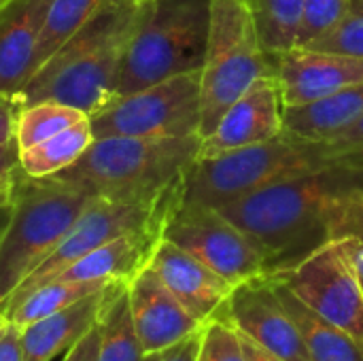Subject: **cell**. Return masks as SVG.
I'll list each match as a JSON object with an SVG mask.
<instances>
[{
	"instance_id": "6da1fadb",
	"label": "cell",
	"mask_w": 363,
	"mask_h": 361,
	"mask_svg": "<svg viewBox=\"0 0 363 361\" xmlns=\"http://www.w3.org/2000/svg\"><path fill=\"white\" fill-rule=\"evenodd\" d=\"M217 211L257 247L266 274L289 270L334 240H363V153L274 183Z\"/></svg>"
},
{
	"instance_id": "7a4b0ae2",
	"label": "cell",
	"mask_w": 363,
	"mask_h": 361,
	"mask_svg": "<svg viewBox=\"0 0 363 361\" xmlns=\"http://www.w3.org/2000/svg\"><path fill=\"white\" fill-rule=\"evenodd\" d=\"M145 0L104 4L34 72L15 96L17 106L55 100L87 115L115 98L119 66Z\"/></svg>"
},
{
	"instance_id": "3957f363",
	"label": "cell",
	"mask_w": 363,
	"mask_h": 361,
	"mask_svg": "<svg viewBox=\"0 0 363 361\" xmlns=\"http://www.w3.org/2000/svg\"><path fill=\"white\" fill-rule=\"evenodd\" d=\"M202 136L98 138L51 179L94 198L157 200L179 185L200 153Z\"/></svg>"
},
{
	"instance_id": "277c9868",
	"label": "cell",
	"mask_w": 363,
	"mask_h": 361,
	"mask_svg": "<svg viewBox=\"0 0 363 361\" xmlns=\"http://www.w3.org/2000/svg\"><path fill=\"white\" fill-rule=\"evenodd\" d=\"M349 155L353 153L330 140H308L283 132L272 140L219 157H196L183 179V202L219 209L274 183L328 168Z\"/></svg>"
},
{
	"instance_id": "5b68a950",
	"label": "cell",
	"mask_w": 363,
	"mask_h": 361,
	"mask_svg": "<svg viewBox=\"0 0 363 361\" xmlns=\"http://www.w3.org/2000/svg\"><path fill=\"white\" fill-rule=\"evenodd\" d=\"M213 0H145L125 47L115 98L202 70Z\"/></svg>"
},
{
	"instance_id": "8992f818",
	"label": "cell",
	"mask_w": 363,
	"mask_h": 361,
	"mask_svg": "<svg viewBox=\"0 0 363 361\" xmlns=\"http://www.w3.org/2000/svg\"><path fill=\"white\" fill-rule=\"evenodd\" d=\"M94 196L19 170L13 215L0 238V306L62 243Z\"/></svg>"
},
{
	"instance_id": "52a82bcc",
	"label": "cell",
	"mask_w": 363,
	"mask_h": 361,
	"mask_svg": "<svg viewBox=\"0 0 363 361\" xmlns=\"http://www.w3.org/2000/svg\"><path fill=\"white\" fill-rule=\"evenodd\" d=\"M277 74V55L259 40L247 0H213L206 60L200 79V136L262 77Z\"/></svg>"
},
{
	"instance_id": "ba28073f",
	"label": "cell",
	"mask_w": 363,
	"mask_h": 361,
	"mask_svg": "<svg viewBox=\"0 0 363 361\" xmlns=\"http://www.w3.org/2000/svg\"><path fill=\"white\" fill-rule=\"evenodd\" d=\"M185 179V177H183ZM183 202V181L166 191L157 200H108L91 198L87 209L62 238V243L47 255V260L4 300L2 311L19 302L32 289L49 283L60 270L74 260L98 249L100 245L115 240L123 234L166 228L170 215Z\"/></svg>"
},
{
	"instance_id": "9c48e42d",
	"label": "cell",
	"mask_w": 363,
	"mask_h": 361,
	"mask_svg": "<svg viewBox=\"0 0 363 361\" xmlns=\"http://www.w3.org/2000/svg\"><path fill=\"white\" fill-rule=\"evenodd\" d=\"M200 79L202 70H194L113 98L89 115L94 140L111 136L179 138L200 134Z\"/></svg>"
},
{
	"instance_id": "30bf717a",
	"label": "cell",
	"mask_w": 363,
	"mask_h": 361,
	"mask_svg": "<svg viewBox=\"0 0 363 361\" xmlns=\"http://www.w3.org/2000/svg\"><path fill=\"white\" fill-rule=\"evenodd\" d=\"M362 238L334 240L298 266L268 274L287 285L311 311L363 345V294L355 272Z\"/></svg>"
},
{
	"instance_id": "8fae6325",
	"label": "cell",
	"mask_w": 363,
	"mask_h": 361,
	"mask_svg": "<svg viewBox=\"0 0 363 361\" xmlns=\"http://www.w3.org/2000/svg\"><path fill=\"white\" fill-rule=\"evenodd\" d=\"M164 238L191 253L234 287L266 274L264 257L257 247L238 226L213 206L181 202L164 228Z\"/></svg>"
},
{
	"instance_id": "7c38bea8",
	"label": "cell",
	"mask_w": 363,
	"mask_h": 361,
	"mask_svg": "<svg viewBox=\"0 0 363 361\" xmlns=\"http://www.w3.org/2000/svg\"><path fill=\"white\" fill-rule=\"evenodd\" d=\"M217 315L285 361H311L300 328L268 274L236 285Z\"/></svg>"
},
{
	"instance_id": "4fadbf2b",
	"label": "cell",
	"mask_w": 363,
	"mask_h": 361,
	"mask_svg": "<svg viewBox=\"0 0 363 361\" xmlns=\"http://www.w3.org/2000/svg\"><path fill=\"white\" fill-rule=\"evenodd\" d=\"M283 96L277 74L255 81L219 119L215 130L202 138L200 160L259 145L283 134Z\"/></svg>"
},
{
	"instance_id": "5bb4252c",
	"label": "cell",
	"mask_w": 363,
	"mask_h": 361,
	"mask_svg": "<svg viewBox=\"0 0 363 361\" xmlns=\"http://www.w3.org/2000/svg\"><path fill=\"white\" fill-rule=\"evenodd\" d=\"M277 81L285 109L304 106L363 81V60L311 47H294L277 55Z\"/></svg>"
},
{
	"instance_id": "9a60e30c",
	"label": "cell",
	"mask_w": 363,
	"mask_h": 361,
	"mask_svg": "<svg viewBox=\"0 0 363 361\" xmlns=\"http://www.w3.org/2000/svg\"><path fill=\"white\" fill-rule=\"evenodd\" d=\"M128 298L145 355L168 351L204 326L170 294L151 266L128 283Z\"/></svg>"
},
{
	"instance_id": "2e32d148",
	"label": "cell",
	"mask_w": 363,
	"mask_h": 361,
	"mask_svg": "<svg viewBox=\"0 0 363 361\" xmlns=\"http://www.w3.org/2000/svg\"><path fill=\"white\" fill-rule=\"evenodd\" d=\"M149 266L200 323L215 317L234 291L230 281L166 238L157 245Z\"/></svg>"
},
{
	"instance_id": "e0dca14e",
	"label": "cell",
	"mask_w": 363,
	"mask_h": 361,
	"mask_svg": "<svg viewBox=\"0 0 363 361\" xmlns=\"http://www.w3.org/2000/svg\"><path fill=\"white\" fill-rule=\"evenodd\" d=\"M53 0L0 4V94L17 96L36 72V51Z\"/></svg>"
},
{
	"instance_id": "ac0fdd59",
	"label": "cell",
	"mask_w": 363,
	"mask_h": 361,
	"mask_svg": "<svg viewBox=\"0 0 363 361\" xmlns=\"http://www.w3.org/2000/svg\"><path fill=\"white\" fill-rule=\"evenodd\" d=\"M164 238V228L123 234L115 240L100 245L98 249L74 260L60 270L51 281H98L130 283L143 268L149 266L157 245Z\"/></svg>"
},
{
	"instance_id": "d6986e66",
	"label": "cell",
	"mask_w": 363,
	"mask_h": 361,
	"mask_svg": "<svg viewBox=\"0 0 363 361\" xmlns=\"http://www.w3.org/2000/svg\"><path fill=\"white\" fill-rule=\"evenodd\" d=\"M104 289L19 328L23 361H51L66 355L98 323Z\"/></svg>"
},
{
	"instance_id": "ffe728a7",
	"label": "cell",
	"mask_w": 363,
	"mask_h": 361,
	"mask_svg": "<svg viewBox=\"0 0 363 361\" xmlns=\"http://www.w3.org/2000/svg\"><path fill=\"white\" fill-rule=\"evenodd\" d=\"M363 115V81H357L338 94L304 106H289L283 111V132L308 138L325 140L342 128L351 126Z\"/></svg>"
},
{
	"instance_id": "44dd1931",
	"label": "cell",
	"mask_w": 363,
	"mask_h": 361,
	"mask_svg": "<svg viewBox=\"0 0 363 361\" xmlns=\"http://www.w3.org/2000/svg\"><path fill=\"white\" fill-rule=\"evenodd\" d=\"M268 279L272 281L279 298L283 300L285 309L289 311L296 326L300 328L311 361H363L362 343H357L353 336L332 326L315 311H311L287 285H283L272 277Z\"/></svg>"
},
{
	"instance_id": "7402d4cb",
	"label": "cell",
	"mask_w": 363,
	"mask_h": 361,
	"mask_svg": "<svg viewBox=\"0 0 363 361\" xmlns=\"http://www.w3.org/2000/svg\"><path fill=\"white\" fill-rule=\"evenodd\" d=\"M128 298V283L113 281L104 289L98 315V361H143Z\"/></svg>"
},
{
	"instance_id": "603a6c76",
	"label": "cell",
	"mask_w": 363,
	"mask_h": 361,
	"mask_svg": "<svg viewBox=\"0 0 363 361\" xmlns=\"http://www.w3.org/2000/svg\"><path fill=\"white\" fill-rule=\"evenodd\" d=\"M94 143L89 117L49 136L47 140L19 151V166L32 179L53 177L70 168Z\"/></svg>"
},
{
	"instance_id": "cb8c5ba5",
	"label": "cell",
	"mask_w": 363,
	"mask_h": 361,
	"mask_svg": "<svg viewBox=\"0 0 363 361\" xmlns=\"http://www.w3.org/2000/svg\"><path fill=\"white\" fill-rule=\"evenodd\" d=\"M108 283L98 281H49L36 289H32L28 296H23L13 306L4 309V317L17 326L23 328L32 321H38L43 317H49L100 289H104Z\"/></svg>"
},
{
	"instance_id": "d4e9b609",
	"label": "cell",
	"mask_w": 363,
	"mask_h": 361,
	"mask_svg": "<svg viewBox=\"0 0 363 361\" xmlns=\"http://www.w3.org/2000/svg\"><path fill=\"white\" fill-rule=\"evenodd\" d=\"M247 4L268 53L281 55L296 47L304 0H247Z\"/></svg>"
},
{
	"instance_id": "484cf974",
	"label": "cell",
	"mask_w": 363,
	"mask_h": 361,
	"mask_svg": "<svg viewBox=\"0 0 363 361\" xmlns=\"http://www.w3.org/2000/svg\"><path fill=\"white\" fill-rule=\"evenodd\" d=\"M85 117H89V115L74 106L55 102V100H40V102H32L28 106H19L17 123H15L17 147H19V151L30 149Z\"/></svg>"
},
{
	"instance_id": "4316f807",
	"label": "cell",
	"mask_w": 363,
	"mask_h": 361,
	"mask_svg": "<svg viewBox=\"0 0 363 361\" xmlns=\"http://www.w3.org/2000/svg\"><path fill=\"white\" fill-rule=\"evenodd\" d=\"M104 4V0H53L36 51V70Z\"/></svg>"
},
{
	"instance_id": "83f0119b",
	"label": "cell",
	"mask_w": 363,
	"mask_h": 361,
	"mask_svg": "<svg viewBox=\"0 0 363 361\" xmlns=\"http://www.w3.org/2000/svg\"><path fill=\"white\" fill-rule=\"evenodd\" d=\"M304 47L363 60V0H349L338 23Z\"/></svg>"
},
{
	"instance_id": "f1b7e54d",
	"label": "cell",
	"mask_w": 363,
	"mask_h": 361,
	"mask_svg": "<svg viewBox=\"0 0 363 361\" xmlns=\"http://www.w3.org/2000/svg\"><path fill=\"white\" fill-rule=\"evenodd\" d=\"M194 361H245L238 330L221 315L202 326L200 347Z\"/></svg>"
},
{
	"instance_id": "f546056e",
	"label": "cell",
	"mask_w": 363,
	"mask_h": 361,
	"mask_svg": "<svg viewBox=\"0 0 363 361\" xmlns=\"http://www.w3.org/2000/svg\"><path fill=\"white\" fill-rule=\"evenodd\" d=\"M349 0H304L296 47H304L338 23Z\"/></svg>"
},
{
	"instance_id": "4dcf8cb0",
	"label": "cell",
	"mask_w": 363,
	"mask_h": 361,
	"mask_svg": "<svg viewBox=\"0 0 363 361\" xmlns=\"http://www.w3.org/2000/svg\"><path fill=\"white\" fill-rule=\"evenodd\" d=\"M19 147L17 140H9L0 147V209L13 204V194L19 177Z\"/></svg>"
},
{
	"instance_id": "1f68e13d",
	"label": "cell",
	"mask_w": 363,
	"mask_h": 361,
	"mask_svg": "<svg viewBox=\"0 0 363 361\" xmlns=\"http://www.w3.org/2000/svg\"><path fill=\"white\" fill-rule=\"evenodd\" d=\"M325 140H330L332 145H336V147L342 149V151H349V153H363V115L357 121H353L351 126H347V128H342L340 132L332 134V136L325 138Z\"/></svg>"
},
{
	"instance_id": "d6a6232c",
	"label": "cell",
	"mask_w": 363,
	"mask_h": 361,
	"mask_svg": "<svg viewBox=\"0 0 363 361\" xmlns=\"http://www.w3.org/2000/svg\"><path fill=\"white\" fill-rule=\"evenodd\" d=\"M17 102L13 96L0 94V147L15 138V123H17Z\"/></svg>"
},
{
	"instance_id": "836d02e7",
	"label": "cell",
	"mask_w": 363,
	"mask_h": 361,
	"mask_svg": "<svg viewBox=\"0 0 363 361\" xmlns=\"http://www.w3.org/2000/svg\"><path fill=\"white\" fill-rule=\"evenodd\" d=\"M62 361H98V323L64 355Z\"/></svg>"
},
{
	"instance_id": "e575fe53",
	"label": "cell",
	"mask_w": 363,
	"mask_h": 361,
	"mask_svg": "<svg viewBox=\"0 0 363 361\" xmlns=\"http://www.w3.org/2000/svg\"><path fill=\"white\" fill-rule=\"evenodd\" d=\"M0 361H23L19 328L13 326L11 321L0 334Z\"/></svg>"
},
{
	"instance_id": "d590c367",
	"label": "cell",
	"mask_w": 363,
	"mask_h": 361,
	"mask_svg": "<svg viewBox=\"0 0 363 361\" xmlns=\"http://www.w3.org/2000/svg\"><path fill=\"white\" fill-rule=\"evenodd\" d=\"M200 336H202V328L198 332H194L191 336H187L185 340H181L179 345L164 351L162 361H194L198 347H200Z\"/></svg>"
},
{
	"instance_id": "8d00e7d4",
	"label": "cell",
	"mask_w": 363,
	"mask_h": 361,
	"mask_svg": "<svg viewBox=\"0 0 363 361\" xmlns=\"http://www.w3.org/2000/svg\"><path fill=\"white\" fill-rule=\"evenodd\" d=\"M238 336H240V347H242L245 361H285L283 357L274 355L272 351L264 349L262 345H257L255 340H251L247 334L238 332Z\"/></svg>"
},
{
	"instance_id": "74e56055",
	"label": "cell",
	"mask_w": 363,
	"mask_h": 361,
	"mask_svg": "<svg viewBox=\"0 0 363 361\" xmlns=\"http://www.w3.org/2000/svg\"><path fill=\"white\" fill-rule=\"evenodd\" d=\"M355 272H357V281H359V287H362L363 294V240L355 249Z\"/></svg>"
},
{
	"instance_id": "f35d334b",
	"label": "cell",
	"mask_w": 363,
	"mask_h": 361,
	"mask_svg": "<svg viewBox=\"0 0 363 361\" xmlns=\"http://www.w3.org/2000/svg\"><path fill=\"white\" fill-rule=\"evenodd\" d=\"M11 215H13V204L0 209V238H2V234H4V230H6V226L11 221Z\"/></svg>"
},
{
	"instance_id": "ab89813d",
	"label": "cell",
	"mask_w": 363,
	"mask_h": 361,
	"mask_svg": "<svg viewBox=\"0 0 363 361\" xmlns=\"http://www.w3.org/2000/svg\"><path fill=\"white\" fill-rule=\"evenodd\" d=\"M162 355H164V351L162 353H151V355H145L143 361H162Z\"/></svg>"
},
{
	"instance_id": "60d3db41",
	"label": "cell",
	"mask_w": 363,
	"mask_h": 361,
	"mask_svg": "<svg viewBox=\"0 0 363 361\" xmlns=\"http://www.w3.org/2000/svg\"><path fill=\"white\" fill-rule=\"evenodd\" d=\"M6 323H9V319L4 317V313H2V309H0V334H2V330L6 328Z\"/></svg>"
},
{
	"instance_id": "b9f144b4",
	"label": "cell",
	"mask_w": 363,
	"mask_h": 361,
	"mask_svg": "<svg viewBox=\"0 0 363 361\" xmlns=\"http://www.w3.org/2000/svg\"><path fill=\"white\" fill-rule=\"evenodd\" d=\"M2 2H4V0H0V4H2Z\"/></svg>"
}]
</instances>
